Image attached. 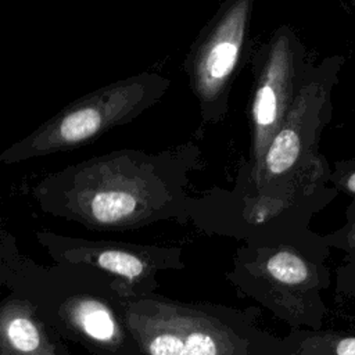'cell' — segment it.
<instances>
[{
  "mask_svg": "<svg viewBox=\"0 0 355 355\" xmlns=\"http://www.w3.org/2000/svg\"><path fill=\"white\" fill-rule=\"evenodd\" d=\"M36 239L53 262L93 266L114 279L126 298L157 293V276L184 268L183 251L175 245L92 240L37 230Z\"/></svg>",
  "mask_w": 355,
  "mask_h": 355,
  "instance_id": "ba28073f",
  "label": "cell"
},
{
  "mask_svg": "<svg viewBox=\"0 0 355 355\" xmlns=\"http://www.w3.org/2000/svg\"><path fill=\"white\" fill-rule=\"evenodd\" d=\"M266 269L273 279L284 284H300L308 277V266L304 258L288 248H282L270 255Z\"/></svg>",
  "mask_w": 355,
  "mask_h": 355,
  "instance_id": "30bf717a",
  "label": "cell"
},
{
  "mask_svg": "<svg viewBox=\"0 0 355 355\" xmlns=\"http://www.w3.org/2000/svg\"><path fill=\"white\" fill-rule=\"evenodd\" d=\"M202 166L194 141L157 153L121 148L51 172L31 193L43 212L97 232L187 223L190 175Z\"/></svg>",
  "mask_w": 355,
  "mask_h": 355,
  "instance_id": "6da1fadb",
  "label": "cell"
},
{
  "mask_svg": "<svg viewBox=\"0 0 355 355\" xmlns=\"http://www.w3.org/2000/svg\"><path fill=\"white\" fill-rule=\"evenodd\" d=\"M329 184L337 191L355 197V158L338 159L330 166Z\"/></svg>",
  "mask_w": 355,
  "mask_h": 355,
  "instance_id": "7c38bea8",
  "label": "cell"
},
{
  "mask_svg": "<svg viewBox=\"0 0 355 355\" xmlns=\"http://www.w3.org/2000/svg\"><path fill=\"white\" fill-rule=\"evenodd\" d=\"M0 355H69L33 305L10 293L0 301Z\"/></svg>",
  "mask_w": 355,
  "mask_h": 355,
  "instance_id": "9c48e42d",
  "label": "cell"
},
{
  "mask_svg": "<svg viewBox=\"0 0 355 355\" xmlns=\"http://www.w3.org/2000/svg\"><path fill=\"white\" fill-rule=\"evenodd\" d=\"M313 58L290 25L273 29L251 57L250 147L237 172L251 171L286 119Z\"/></svg>",
  "mask_w": 355,
  "mask_h": 355,
  "instance_id": "52a82bcc",
  "label": "cell"
},
{
  "mask_svg": "<svg viewBox=\"0 0 355 355\" xmlns=\"http://www.w3.org/2000/svg\"><path fill=\"white\" fill-rule=\"evenodd\" d=\"M254 0H223L202 26L183 61L201 125L225 119L233 82L251 51Z\"/></svg>",
  "mask_w": 355,
  "mask_h": 355,
  "instance_id": "8992f818",
  "label": "cell"
},
{
  "mask_svg": "<svg viewBox=\"0 0 355 355\" xmlns=\"http://www.w3.org/2000/svg\"><path fill=\"white\" fill-rule=\"evenodd\" d=\"M336 355H355V337L341 340L336 345Z\"/></svg>",
  "mask_w": 355,
  "mask_h": 355,
  "instance_id": "4fadbf2b",
  "label": "cell"
},
{
  "mask_svg": "<svg viewBox=\"0 0 355 355\" xmlns=\"http://www.w3.org/2000/svg\"><path fill=\"white\" fill-rule=\"evenodd\" d=\"M125 306L128 326L146 355H240L239 324L223 308L157 293L126 298Z\"/></svg>",
  "mask_w": 355,
  "mask_h": 355,
  "instance_id": "5b68a950",
  "label": "cell"
},
{
  "mask_svg": "<svg viewBox=\"0 0 355 355\" xmlns=\"http://www.w3.org/2000/svg\"><path fill=\"white\" fill-rule=\"evenodd\" d=\"M6 288L28 300L60 337L93 355H146L128 326L125 294L93 266L22 257Z\"/></svg>",
  "mask_w": 355,
  "mask_h": 355,
  "instance_id": "7a4b0ae2",
  "label": "cell"
},
{
  "mask_svg": "<svg viewBox=\"0 0 355 355\" xmlns=\"http://www.w3.org/2000/svg\"><path fill=\"white\" fill-rule=\"evenodd\" d=\"M15 237L0 220V288H6L7 280L22 259Z\"/></svg>",
  "mask_w": 355,
  "mask_h": 355,
  "instance_id": "8fae6325",
  "label": "cell"
},
{
  "mask_svg": "<svg viewBox=\"0 0 355 355\" xmlns=\"http://www.w3.org/2000/svg\"><path fill=\"white\" fill-rule=\"evenodd\" d=\"M344 64V55L333 54L311 65L259 162L248 172L236 173L232 193L300 196L330 186L331 168L319 153V143L333 118V92Z\"/></svg>",
  "mask_w": 355,
  "mask_h": 355,
  "instance_id": "3957f363",
  "label": "cell"
},
{
  "mask_svg": "<svg viewBox=\"0 0 355 355\" xmlns=\"http://www.w3.org/2000/svg\"><path fill=\"white\" fill-rule=\"evenodd\" d=\"M169 86L171 79L158 72H140L104 85L67 104L0 151V164L12 165L86 146L139 118L164 97Z\"/></svg>",
  "mask_w": 355,
  "mask_h": 355,
  "instance_id": "277c9868",
  "label": "cell"
},
{
  "mask_svg": "<svg viewBox=\"0 0 355 355\" xmlns=\"http://www.w3.org/2000/svg\"><path fill=\"white\" fill-rule=\"evenodd\" d=\"M334 1H337V3H338L343 8H345L347 11L355 8V0H334Z\"/></svg>",
  "mask_w": 355,
  "mask_h": 355,
  "instance_id": "5bb4252c",
  "label": "cell"
}]
</instances>
